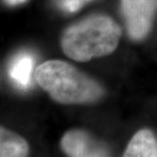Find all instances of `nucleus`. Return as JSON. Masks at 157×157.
<instances>
[{
  "label": "nucleus",
  "mask_w": 157,
  "mask_h": 157,
  "mask_svg": "<svg viewBox=\"0 0 157 157\" xmlns=\"http://www.w3.org/2000/svg\"><path fill=\"white\" fill-rule=\"evenodd\" d=\"M121 36V26L112 17L93 14L67 26L60 38V46L68 58L88 62L115 52Z\"/></svg>",
  "instance_id": "obj_1"
},
{
  "label": "nucleus",
  "mask_w": 157,
  "mask_h": 157,
  "mask_svg": "<svg viewBox=\"0 0 157 157\" xmlns=\"http://www.w3.org/2000/svg\"><path fill=\"white\" fill-rule=\"evenodd\" d=\"M34 77L53 101L62 105L92 103L105 95L95 79L62 60H48L36 66Z\"/></svg>",
  "instance_id": "obj_2"
},
{
  "label": "nucleus",
  "mask_w": 157,
  "mask_h": 157,
  "mask_svg": "<svg viewBox=\"0 0 157 157\" xmlns=\"http://www.w3.org/2000/svg\"><path fill=\"white\" fill-rule=\"evenodd\" d=\"M121 12L132 41H143L150 34L157 14V0H121Z\"/></svg>",
  "instance_id": "obj_3"
},
{
  "label": "nucleus",
  "mask_w": 157,
  "mask_h": 157,
  "mask_svg": "<svg viewBox=\"0 0 157 157\" xmlns=\"http://www.w3.org/2000/svg\"><path fill=\"white\" fill-rule=\"evenodd\" d=\"M61 149L68 157H109L108 149L83 130H70L63 135Z\"/></svg>",
  "instance_id": "obj_4"
},
{
  "label": "nucleus",
  "mask_w": 157,
  "mask_h": 157,
  "mask_svg": "<svg viewBox=\"0 0 157 157\" xmlns=\"http://www.w3.org/2000/svg\"><path fill=\"white\" fill-rule=\"evenodd\" d=\"M35 70V57L29 52H21L9 62L8 75L17 87L28 89L32 84Z\"/></svg>",
  "instance_id": "obj_5"
},
{
  "label": "nucleus",
  "mask_w": 157,
  "mask_h": 157,
  "mask_svg": "<svg viewBox=\"0 0 157 157\" xmlns=\"http://www.w3.org/2000/svg\"><path fill=\"white\" fill-rule=\"evenodd\" d=\"M122 157H157V137L151 130L141 129L130 140Z\"/></svg>",
  "instance_id": "obj_6"
},
{
  "label": "nucleus",
  "mask_w": 157,
  "mask_h": 157,
  "mask_svg": "<svg viewBox=\"0 0 157 157\" xmlns=\"http://www.w3.org/2000/svg\"><path fill=\"white\" fill-rule=\"evenodd\" d=\"M29 151L25 138L0 126V157H28Z\"/></svg>",
  "instance_id": "obj_7"
},
{
  "label": "nucleus",
  "mask_w": 157,
  "mask_h": 157,
  "mask_svg": "<svg viewBox=\"0 0 157 157\" xmlns=\"http://www.w3.org/2000/svg\"><path fill=\"white\" fill-rule=\"evenodd\" d=\"M90 1L92 0H55V4L63 12L74 13Z\"/></svg>",
  "instance_id": "obj_8"
},
{
  "label": "nucleus",
  "mask_w": 157,
  "mask_h": 157,
  "mask_svg": "<svg viewBox=\"0 0 157 157\" xmlns=\"http://www.w3.org/2000/svg\"><path fill=\"white\" fill-rule=\"evenodd\" d=\"M26 1H28V0H2V2L4 3L5 5L10 6V7L21 5L23 3H25Z\"/></svg>",
  "instance_id": "obj_9"
}]
</instances>
